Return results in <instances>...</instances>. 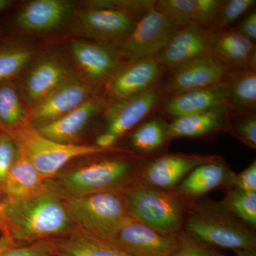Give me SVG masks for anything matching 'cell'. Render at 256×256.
<instances>
[{"label":"cell","mask_w":256,"mask_h":256,"mask_svg":"<svg viewBox=\"0 0 256 256\" xmlns=\"http://www.w3.org/2000/svg\"><path fill=\"white\" fill-rule=\"evenodd\" d=\"M220 204L244 223L256 226V192H244L236 188L227 194Z\"/></svg>","instance_id":"cell-29"},{"label":"cell","mask_w":256,"mask_h":256,"mask_svg":"<svg viewBox=\"0 0 256 256\" xmlns=\"http://www.w3.org/2000/svg\"><path fill=\"white\" fill-rule=\"evenodd\" d=\"M13 4H14V2L12 0H0V15L6 10L9 9Z\"/></svg>","instance_id":"cell-42"},{"label":"cell","mask_w":256,"mask_h":256,"mask_svg":"<svg viewBox=\"0 0 256 256\" xmlns=\"http://www.w3.org/2000/svg\"><path fill=\"white\" fill-rule=\"evenodd\" d=\"M236 188L247 192H256V163L252 164L234 178Z\"/></svg>","instance_id":"cell-37"},{"label":"cell","mask_w":256,"mask_h":256,"mask_svg":"<svg viewBox=\"0 0 256 256\" xmlns=\"http://www.w3.org/2000/svg\"><path fill=\"white\" fill-rule=\"evenodd\" d=\"M129 214L162 233L176 236L184 220L182 204L174 194L148 184L124 192Z\"/></svg>","instance_id":"cell-6"},{"label":"cell","mask_w":256,"mask_h":256,"mask_svg":"<svg viewBox=\"0 0 256 256\" xmlns=\"http://www.w3.org/2000/svg\"><path fill=\"white\" fill-rule=\"evenodd\" d=\"M235 254L236 256H256V252H238Z\"/></svg>","instance_id":"cell-43"},{"label":"cell","mask_w":256,"mask_h":256,"mask_svg":"<svg viewBox=\"0 0 256 256\" xmlns=\"http://www.w3.org/2000/svg\"><path fill=\"white\" fill-rule=\"evenodd\" d=\"M216 160L218 158L215 156L168 154L150 163L143 176L146 184L168 190L174 188L197 166Z\"/></svg>","instance_id":"cell-20"},{"label":"cell","mask_w":256,"mask_h":256,"mask_svg":"<svg viewBox=\"0 0 256 256\" xmlns=\"http://www.w3.org/2000/svg\"><path fill=\"white\" fill-rule=\"evenodd\" d=\"M165 70L156 58L126 62L102 94L108 104L138 95L158 85Z\"/></svg>","instance_id":"cell-15"},{"label":"cell","mask_w":256,"mask_h":256,"mask_svg":"<svg viewBox=\"0 0 256 256\" xmlns=\"http://www.w3.org/2000/svg\"><path fill=\"white\" fill-rule=\"evenodd\" d=\"M2 131L1 130H0V134H1Z\"/></svg>","instance_id":"cell-44"},{"label":"cell","mask_w":256,"mask_h":256,"mask_svg":"<svg viewBox=\"0 0 256 256\" xmlns=\"http://www.w3.org/2000/svg\"><path fill=\"white\" fill-rule=\"evenodd\" d=\"M12 138L18 150L26 156L45 181L58 174L64 165L75 158L106 152L89 144H67L50 140L35 128L24 127L3 131Z\"/></svg>","instance_id":"cell-5"},{"label":"cell","mask_w":256,"mask_h":256,"mask_svg":"<svg viewBox=\"0 0 256 256\" xmlns=\"http://www.w3.org/2000/svg\"><path fill=\"white\" fill-rule=\"evenodd\" d=\"M214 30L192 24L178 28L169 43L154 58L165 69L212 56Z\"/></svg>","instance_id":"cell-16"},{"label":"cell","mask_w":256,"mask_h":256,"mask_svg":"<svg viewBox=\"0 0 256 256\" xmlns=\"http://www.w3.org/2000/svg\"><path fill=\"white\" fill-rule=\"evenodd\" d=\"M30 114L16 80L0 82V130L8 131L30 127Z\"/></svg>","instance_id":"cell-25"},{"label":"cell","mask_w":256,"mask_h":256,"mask_svg":"<svg viewBox=\"0 0 256 256\" xmlns=\"http://www.w3.org/2000/svg\"><path fill=\"white\" fill-rule=\"evenodd\" d=\"M48 184L28 158L18 150L14 164L0 186V190L6 195V200H18L40 193Z\"/></svg>","instance_id":"cell-22"},{"label":"cell","mask_w":256,"mask_h":256,"mask_svg":"<svg viewBox=\"0 0 256 256\" xmlns=\"http://www.w3.org/2000/svg\"><path fill=\"white\" fill-rule=\"evenodd\" d=\"M237 31L248 40L255 43L256 40V12L252 10L246 15L238 26L235 28Z\"/></svg>","instance_id":"cell-38"},{"label":"cell","mask_w":256,"mask_h":256,"mask_svg":"<svg viewBox=\"0 0 256 256\" xmlns=\"http://www.w3.org/2000/svg\"><path fill=\"white\" fill-rule=\"evenodd\" d=\"M172 256H226L215 247L198 240L186 232L176 234V246Z\"/></svg>","instance_id":"cell-33"},{"label":"cell","mask_w":256,"mask_h":256,"mask_svg":"<svg viewBox=\"0 0 256 256\" xmlns=\"http://www.w3.org/2000/svg\"><path fill=\"white\" fill-rule=\"evenodd\" d=\"M2 131V130H1ZM18 149L12 138L2 131L0 134V186L14 164Z\"/></svg>","instance_id":"cell-35"},{"label":"cell","mask_w":256,"mask_h":256,"mask_svg":"<svg viewBox=\"0 0 256 256\" xmlns=\"http://www.w3.org/2000/svg\"><path fill=\"white\" fill-rule=\"evenodd\" d=\"M0 230L2 232L3 235L12 237L11 234H10L8 218H6V215H5L4 208H3V204L1 201H0Z\"/></svg>","instance_id":"cell-40"},{"label":"cell","mask_w":256,"mask_h":256,"mask_svg":"<svg viewBox=\"0 0 256 256\" xmlns=\"http://www.w3.org/2000/svg\"><path fill=\"white\" fill-rule=\"evenodd\" d=\"M234 122V132L237 138L240 140L250 146L252 149L256 148V117L255 112L239 116Z\"/></svg>","instance_id":"cell-36"},{"label":"cell","mask_w":256,"mask_h":256,"mask_svg":"<svg viewBox=\"0 0 256 256\" xmlns=\"http://www.w3.org/2000/svg\"><path fill=\"white\" fill-rule=\"evenodd\" d=\"M154 2H92L74 10L68 24L74 34L114 47L129 35Z\"/></svg>","instance_id":"cell-2"},{"label":"cell","mask_w":256,"mask_h":256,"mask_svg":"<svg viewBox=\"0 0 256 256\" xmlns=\"http://www.w3.org/2000/svg\"><path fill=\"white\" fill-rule=\"evenodd\" d=\"M36 50L26 44L6 42L0 44V82L15 80L36 56Z\"/></svg>","instance_id":"cell-28"},{"label":"cell","mask_w":256,"mask_h":256,"mask_svg":"<svg viewBox=\"0 0 256 256\" xmlns=\"http://www.w3.org/2000/svg\"><path fill=\"white\" fill-rule=\"evenodd\" d=\"M76 4L69 0H32L18 10L13 25L16 31L28 34L57 31L68 24Z\"/></svg>","instance_id":"cell-13"},{"label":"cell","mask_w":256,"mask_h":256,"mask_svg":"<svg viewBox=\"0 0 256 256\" xmlns=\"http://www.w3.org/2000/svg\"><path fill=\"white\" fill-rule=\"evenodd\" d=\"M67 50L79 76L101 92L126 62L112 47L84 38L70 40Z\"/></svg>","instance_id":"cell-9"},{"label":"cell","mask_w":256,"mask_h":256,"mask_svg":"<svg viewBox=\"0 0 256 256\" xmlns=\"http://www.w3.org/2000/svg\"><path fill=\"white\" fill-rule=\"evenodd\" d=\"M166 140V126L158 120L141 124L133 132L131 143L134 149L143 152L156 150Z\"/></svg>","instance_id":"cell-31"},{"label":"cell","mask_w":256,"mask_h":256,"mask_svg":"<svg viewBox=\"0 0 256 256\" xmlns=\"http://www.w3.org/2000/svg\"><path fill=\"white\" fill-rule=\"evenodd\" d=\"M170 72L165 82H160L163 98L220 84L228 70L210 56L182 64Z\"/></svg>","instance_id":"cell-14"},{"label":"cell","mask_w":256,"mask_h":256,"mask_svg":"<svg viewBox=\"0 0 256 256\" xmlns=\"http://www.w3.org/2000/svg\"><path fill=\"white\" fill-rule=\"evenodd\" d=\"M98 92H102L77 74L30 109V127L40 128L60 119Z\"/></svg>","instance_id":"cell-11"},{"label":"cell","mask_w":256,"mask_h":256,"mask_svg":"<svg viewBox=\"0 0 256 256\" xmlns=\"http://www.w3.org/2000/svg\"><path fill=\"white\" fill-rule=\"evenodd\" d=\"M186 232L212 246L234 252H256V234L252 227L220 204L195 207L186 220Z\"/></svg>","instance_id":"cell-3"},{"label":"cell","mask_w":256,"mask_h":256,"mask_svg":"<svg viewBox=\"0 0 256 256\" xmlns=\"http://www.w3.org/2000/svg\"><path fill=\"white\" fill-rule=\"evenodd\" d=\"M74 223L79 229L108 242L130 216L124 192L116 190L66 198Z\"/></svg>","instance_id":"cell-4"},{"label":"cell","mask_w":256,"mask_h":256,"mask_svg":"<svg viewBox=\"0 0 256 256\" xmlns=\"http://www.w3.org/2000/svg\"><path fill=\"white\" fill-rule=\"evenodd\" d=\"M132 163L122 159L94 162L62 173L60 185L68 196H87L116 190L129 176Z\"/></svg>","instance_id":"cell-8"},{"label":"cell","mask_w":256,"mask_h":256,"mask_svg":"<svg viewBox=\"0 0 256 256\" xmlns=\"http://www.w3.org/2000/svg\"><path fill=\"white\" fill-rule=\"evenodd\" d=\"M76 74L70 60L60 54L50 52L35 56L16 82L30 109Z\"/></svg>","instance_id":"cell-7"},{"label":"cell","mask_w":256,"mask_h":256,"mask_svg":"<svg viewBox=\"0 0 256 256\" xmlns=\"http://www.w3.org/2000/svg\"><path fill=\"white\" fill-rule=\"evenodd\" d=\"M228 174V169L218 160L200 165L180 182L178 191L186 196H201L223 184Z\"/></svg>","instance_id":"cell-27"},{"label":"cell","mask_w":256,"mask_h":256,"mask_svg":"<svg viewBox=\"0 0 256 256\" xmlns=\"http://www.w3.org/2000/svg\"><path fill=\"white\" fill-rule=\"evenodd\" d=\"M108 242L129 256H172L176 235L162 233L129 216Z\"/></svg>","instance_id":"cell-12"},{"label":"cell","mask_w":256,"mask_h":256,"mask_svg":"<svg viewBox=\"0 0 256 256\" xmlns=\"http://www.w3.org/2000/svg\"><path fill=\"white\" fill-rule=\"evenodd\" d=\"M178 28L153 5L124 41L112 48L126 62L154 58L168 45Z\"/></svg>","instance_id":"cell-10"},{"label":"cell","mask_w":256,"mask_h":256,"mask_svg":"<svg viewBox=\"0 0 256 256\" xmlns=\"http://www.w3.org/2000/svg\"><path fill=\"white\" fill-rule=\"evenodd\" d=\"M118 138L110 133L104 132L96 140V146L102 149L110 150L111 146L117 142Z\"/></svg>","instance_id":"cell-39"},{"label":"cell","mask_w":256,"mask_h":256,"mask_svg":"<svg viewBox=\"0 0 256 256\" xmlns=\"http://www.w3.org/2000/svg\"><path fill=\"white\" fill-rule=\"evenodd\" d=\"M56 244L54 256H129L110 242L82 229Z\"/></svg>","instance_id":"cell-26"},{"label":"cell","mask_w":256,"mask_h":256,"mask_svg":"<svg viewBox=\"0 0 256 256\" xmlns=\"http://www.w3.org/2000/svg\"><path fill=\"white\" fill-rule=\"evenodd\" d=\"M14 246V240L12 237L3 235L0 238V252Z\"/></svg>","instance_id":"cell-41"},{"label":"cell","mask_w":256,"mask_h":256,"mask_svg":"<svg viewBox=\"0 0 256 256\" xmlns=\"http://www.w3.org/2000/svg\"><path fill=\"white\" fill-rule=\"evenodd\" d=\"M160 82L138 95L108 104L104 111L105 132L119 139L150 114L163 99Z\"/></svg>","instance_id":"cell-17"},{"label":"cell","mask_w":256,"mask_h":256,"mask_svg":"<svg viewBox=\"0 0 256 256\" xmlns=\"http://www.w3.org/2000/svg\"><path fill=\"white\" fill-rule=\"evenodd\" d=\"M229 117L255 112L256 70H230L223 79Z\"/></svg>","instance_id":"cell-23"},{"label":"cell","mask_w":256,"mask_h":256,"mask_svg":"<svg viewBox=\"0 0 256 256\" xmlns=\"http://www.w3.org/2000/svg\"><path fill=\"white\" fill-rule=\"evenodd\" d=\"M212 56L228 70H256V43L227 26L214 30Z\"/></svg>","instance_id":"cell-19"},{"label":"cell","mask_w":256,"mask_h":256,"mask_svg":"<svg viewBox=\"0 0 256 256\" xmlns=\"http://www.w3.org/2000/svg\"><path fill=\"white\" fill-rule=\"evenodd\" d=\"M154 8L176 28L195 24L196 0H158Z\"/></svg>","instance_id":"cell-30"},{"label":"cell","mask_w":256,"mask_h":256,"mask_svg":"<svg viewBox=\"0 0 256 256\" xmlns=\"http://www.w3.org/2000/svg\"><path fill=\"white\" fill-rule=\"evenodd\" d=\"M56 242L50 240H40L20 248H10L0 252V256H54Z\"/></svg>","instance_id":"cell-34"},{"label":"cell","mask_w":256,"mask_h":256,"mask_svg":"<svg viewBox=\"0 0 256 256\" xmlns=\"http://www.w3.org/2000/svg\"><path fill=\"white\" fill-rule=\"evenodd\" d=\"M2 204L14 240L33 242L48 240L70 232L74 224L66 200L50 184L33 196L6 200Z\"/></svg>","instance_id":"cell-1"},{"label":"cell","mask_w":256,"mask_h":256,"mask_svg":"<svg viewBox=\"0 0 256 256\" xmlns=\"http://www.w3.org/2000/svg\"><path fill=\"white\" fill-rule=\"evenodd\" d=\"M229 114L226 106L206 112L174 118L166 124V139L194 138L210 134L222 128Z\"/></svg>","instance_id":"cell-24"},{"label":"cell","mask_w":256,"mask_h":256,"mask_svg":"<svg viewBox=\"0 0 256 256\" xmlns=\"http://www.w3.org/2000/svg\"><path fill=\"white\" fill-rule=\"evenodd\" d=\"M226 89L222 80L212 86L166 98L163 111L170 117L178 118L226 106Z\"/></svg>","instance_id":"cell-21"},{"label":"cell","mask_w":256,"mask_h":256,"mask_svg":"<svg viewBox=\"0 0 256 256\" xmlns=\"http://www.w3.org/2000/svg\"><path fill=\"white\" fill-rule=\"evenodd\" d=\"M255 0H227L222 1L212 30L230 26L242 15L248 12L254 5Z\"/></svg>","instance_id":"cell-32"},{"label":"cell","mask_w":256,"mask_h":256,"mask_svg":"<svg viewBox=\"0 0 256 256\" xmlns=\"http://www.w3.org/2000/svg\"><path fill=\"white\" fill-rule=\"evenodd\" d=\"M108 104L104 94L98 92L63 117L35 129L50 140L74 144L90 120L104 112Z\"/></svg>","instance_id":"cell-18"}]
</instances>
